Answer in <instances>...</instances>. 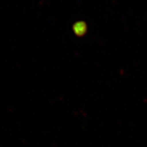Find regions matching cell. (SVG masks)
<instances>
[{"label": "cell", "instance_id": "6da1fadb", "mask_svg": "<svg viewBox=\"0 0 147 147\" xmlns=\"http://www.w3.org/2000/svg\"><path fill=\"white\" fill-rule=\"evenodd\" d=\"M73 30L77 36H82L87 32V25L84 22H77L73 26Z\"/></svg>", "mask_w": 147, "mask_h": 147}]
</instances>
